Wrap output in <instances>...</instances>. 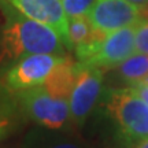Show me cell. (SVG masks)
Here are the masks:
<instances>
[{
	"mask_svg": "<svg viewBox=\"0 0 148 148\" xmlns=\"http://www.w3.org/2000/svg\"><path fill=\"white\" fill-rule=\"evenodd\" d=\"M64 58L66 55L55 53H32L22 56L7 69L3 82L14 92L42 85Z\"/></svg>",
	"mask_w": 148,
	"mask_h": 148,
	"instance_id": "5",
	"label": "cell"
},
{
	"mask_svg": "<svg viewBox=\"0 0 148 148\" xmlns=\"http://www.w3.org/2000/svg\"><path fill=\"white\" fill-rule=\"evenodd\" d=\"M134 148H148V138H144L141 141H137Z\"/></svg>",
	"mask_w": 148,
	"mask_h": 148,
	"instance_id": "18",
	"label": "cell"
},
{
	"mask_svg": "<svg viewBox=\"0 0 148 148\" xmlns=\"http://www.w3.org/2000/svg\"><path fill=\"white\" fill-rule=\"evenodd\" d=\"M100 36H106V34L97 32L92 26L88 16H77L69 19V38L73 48L82 44H88Z\"/></svg>",
	"mask_w": 148,
	"mask_h": 148,
	"instance_id": "12",
	"label": "cell"
},
{
	"mask_svg": "<svg viewBox=\"0 0 148 148\" xmlns=\"http://www.w3.org/2000/svg\"><path fill=\"white\" fill-rule=\"evenodd\" d=\"M101 88L103 70L81 64V70L69 99L70 115L74 121L82 122L89 115L101 95Z\"/></svg>",
	"mask_w": 148,
	"mask_h": 148,
	"instance_id": "7",
	"label": "cell"
},
{
	"mask_svg": "<svg viewBox=\"0 0 148 148\" xmlns=\"http://www.w3.org/2000/svg\"><path fill=\"white\" fill-rule=\"evenodd\" d=\"M118 67V77L122 82L136 86L141 82H148V55L134 52Z\"/></svg>",
	"mask_w": 148,
	"mask_h": 148,
	"instance_id": "11",
	"label": "cell"
},
{
	"mask_svg": "<svg viewBox=\"0 0 148 148\" xmlns=\"http://www.w3.org/2000/svg\"><path fill=\"white\" fill-rule=\"evenodd\" d=\"M136 26H127L74 48L78 62L84 66L114 69L136 51Z\"/></svg>",
	"mask_w": 148,
	"mask_h": 148,
	"instance_id": "2",
	"label": "cell"
},
{
	"mask_svg": "<svg viewBox=\"0 0 148 148\" xmlns=\"http://www.w3.org/2000/svg\"><path fill=\"white\" fill-rule=\"evenodd\" d=\"M147 14H148V5H147Z\"/></svg>",
	"mask_w": 148,
	"mask_h": 148,
	"instance_id": "19",
	"label": "cell"
},
{
	"mask_svg": "<svg viewBox=\"0 0 148 148\" xmlns=\"http://www.w3.org/2000/svg\"><path fill=\"white\" fill-rule=\"evenodd\" d=\"M1 11L5 16L0 37L1 60H16L32 53L64 55L66 45L52 27L23 15L10 1L1 3Z\"/></svg>",
	"mask_w": 148,
	"mask_h": 148,
	"instance_id": "1",
	"label": "cell"
},
{
	"mask_svg": "<svg viewBox=\"0 0 148 148\" xmlns=\"http://www.w3.org/2000/svg\"><path fill=\"white\" fill-rule=\"evenodd\" d=\"M106 107L127 143L148 138V106L132 86L111 90Z\"/></svg>",
	"mask_w": 148,
	"mask_h": 148,
	"instance_id": "3",
	"label": "cell"
},
{
	"mask_svg": "<svg viewBox=\"0 0 148 148\" xmlns=\"http://www.w3.org/2000/svg\"><path fill=\"white\" fill-rule=\"evenodd\" d=\"M129 1H132V3H134V4L140 5V7H143V8H145V11H147L148 0H129ZM147 15H148V14H147Z\"/></svg>",
	"mask_w": 148,
	"mask_h": 148,
	"instance_id": "17",
	"label": "cell"
},
{
	"mask_svg": "<svg viewBox=\"0 0 148 148\" xmlns=\"http://www.w3.org/2000/svg\"><path fill=\"white\" fill-rule=\"evenodd\" d=\"M16 96L26 115L47 129L58 130L66 125L71 116L69 101L53 97L42 85L19 90Z\"/></svg>",
	"mask_w": 148,
	"mask_h": 148,
	"instance_id": "4",
	"label": "cell"
},
{
	"mask_svg": "<svg viewBox=\"0 0 148 148\" xmlns=\"http://www.w3.org/2000/svg\"><path fill=\"white\" fill-rule=\"evenodd\" d=\"M132 88L137 92V95L145 101V104L148 106V82H141V84L132 86Z\"/></svg>",
	"mask_w": 148,
	"mask_h": 148,
	"instance_id": "16",
	"label": "cell"
},
{
	"mask_svg": "<svg viewBox=\"0 0 148 148\" xmlns=\"http://www.w3.org/2000/svg\"><path fill=\"white\" fill-rule=\"evenodd\" d=\"M23 15L45 23L58 33L67 49H73L69 38V16L62 0H8Z\"/></svg>",
	"mask_w": 148,
	"mask_h": 148,
	"instance_id": "8",
	"label": "cell"
},
{
	"mask_svg": "<svg viewBox=\"0 0 148 148\" xmlns=\"http://www.w3.org/2000/svg\"><path fill=\"white\" fill-rule=\"evenodd\" d=\"M23 148H84L79 143L62 137H49L42 133L27 136Z\"/></svg>",
	"mask_w": 148,
	"mask_h": 148,
	"instance_id": "13",
	"label": "cell"
},
{
	"mask_svg": "<svg viewBox=\"0 0 148 148\" xmlns=\"http://www.w3.org/2000/svg\"><path fill=\"white\" fill-rule=\"evenodd\" d=\"M79 70H81V63L74 62L66 56L53 69L52 73L48 75V78L45 79L42 86L53 97L69 101L71 90H73L77 77L79 74Z\"/></svg>",
	"mask_w": 148,
	"mask_h": 148,
	"instance_id": "9",
	"label": "cell"
},
{
	"mask_svg": "<svg viewBox=\"0 0 148 148\" xmlns=\"http://www.w3.org/2000/svg\"><path fill=\"white\" fill-rule=\"evenodd\" d=\"M134 42H136V51L148 55V18L136 25L134 33Z\"/></svg>",
	"mask_w": 148,
	"mask_h": 148,
	"instance_id": "15",
	"label": "cell"
},
{
	"mask_svg": "<svg viewBox=\"0 0 148 148\" xmlns=\"http://www.w3.org/2000/svg\"><path fill=\"white\" fill-rule=\"evenodd\" d=\"M95 1L96 0H62V4L70 19L77 16H86Z\"/></svg>",
	"mask_w": 148,
	"mask_h": 148,
	"instance_id": "14",
	"label": "cell"
},
{
	"mask_svg": "<svg viewBox=\"0 0 148 148\" xmlns=\"http://www.w3.org/2000/svg\"><path fill=\"white\" fill-rule=\"evenodd\" d=\"M18 96L4 82H0V141H3L18 125Z\"/></svg>",
	"mask_w": 148,
	"mask_h": 148,
	"instance_id": "10",
	"label": "cell"
},
{
	"mask_svg": "<svg viewBox=\"0 0 148 148\" xmlns=\"http://www.w3.org/2000/svg\"><path fill=\"white\" fill-rule=\"evenodd\" d=\"M86 16L101 34L136 26L148 18L145 8L129 0H96Z\"/></svg>",
	"mask_w": 148,
	"mask_h": 148,
	"instance_id": "6",
	"label": "cell"
}]
</instances>
